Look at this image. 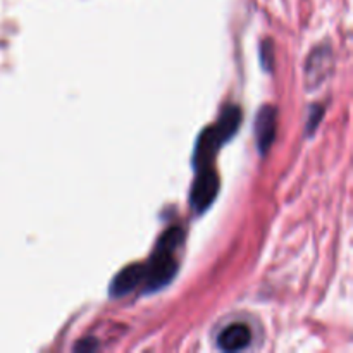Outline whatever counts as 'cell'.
I'll return each instance as SVG.
<instances>
[{
	"mask_svg": "<svg viewBox=\"0 0 353 353\" xmlns=\"http://www.w3.org/2000/svg\"><path fill=\"white\" fill-rule=\"evenodd\" d=\"M183 241H185V233H183L181 228H169L162 234L150 262L145 268L147 292H157L174 278L176 269H178L176 252L179 250Z\"/></svg>",
	"mask_w": 353,
	"mask_h": 353,
	"instance_id": "cell-1",
	"label": "cell"
},
{
	"mask_svg": "<svg viewBox=\"0 0 353 353\" xmlns=\"http://www.w3.org/2000/svg\"><path fill=\"white\" fill-rule=\"evenodd\" d=\"M217 192H219V178H217V172L210 165L199 168L192 193H190V202H192L193 209L199 214L209 209L212 205L214 199L217 196Z\"/></svg>",
	"mask_w": 353,
	"mask_h": 353,
	"instance_id": "cell-2",
	"label": "cell"
},
{
	"mask_svg": "<svg viewBox=\"0 0 353 353\" xmlns=\"http://www.w3.org/2000/svg\"><path fill=\"white\" fill-rule=\"evenodd\" d=\"M278 117H276V109L271 105H264L259 110L257 117H255V138H257L259 150L262 154L268 152V148L271 147L272 141L276 137V123H278Z\"/></svg>",
	"mask_w": 353,
	"mask_h": 353,
	"instance_id": "cell-3",
	"label": "cell"
},
{
	"mask_svg": "<svg viewBox=\"0 0 353 353\" xmlns=\"http://www.w3.org/2000/svg\"><path fill=\"white\" fill-rule=\"evenodd\" d=\"M252 341V331L247 324L234 323L230 324L228 327H224L219 334V348L224 352H238L243 350L250 345Z\"/></svg>",
	"mask_w": 353,
	"mask_h": 353,
	"instance_id": "cell-4",
	"label": "cell"
},
{
	"mask_svg": "<svg viewBox=\"0 0 353 353\" xmlns=\"http://www.w3.org/2000/svg\"><path fill=\"white\" fill-rule=\"evenodd\" d=\"M145 279V265L133 264L119 272L110 285V295L119 299L133 292L138 285Z\"/></svg>",
	"mask_w": 353,
	"mask_h": 353,
	"instance_id": "cell-5",
	"label": "cell"
},
{
	"mask_svg": "<svg viewBox=\"0 0 353 353\" xmlns=\"http://www.w3.org/2000/svg\"><path fill=\"white\" fill-rule=\"evenodd\" d=\"M331 64L330 52L327 50H317L314 52L310 57L309 65H307V81L312 83V86L321 85L326 78V69Z\"/></svg>",
	"mask_w": 353,
	"mask_h": 353,
	"instance_id": "cell-6",
	"label": "cell"
},
{
	"mask_svg": "<svg viewBox=\"0 0 353 353\" xmlns=\"http://www.w3.org/2000/svg\"><path fill=\"white\" fill-rule=\"evenodd\" d=\"M240 117H241V112L238 107H226V110L223 112V116H221L219 123H217L216 126V130L219 131L221 138H223L224 141L230 140V137H233L234 131L238 130Z\"/></svg>",
	"mask_w": 353,
	"mask_h": 353,
	"instance_id": "cell-7",
	"label": "cell"
},
{
	"mask_svg": "<svg viewBox=\"0 0 353 353\" xmlns=\"http://www.w3.org/2000/svg\"><path fill=\"white\" fill-rule=\"evenodd\" d=\"M92 348H97V345H93V343H81V345H78V347H76V350H92Z\"/></svg>",
	"mask_w": 353,
	"mask_h": 353,
	"instance_id": "cell-8",
	"label": "cell"
}]
</instances>
